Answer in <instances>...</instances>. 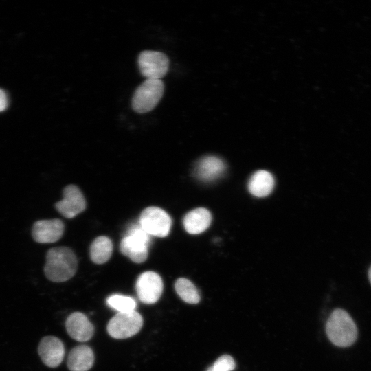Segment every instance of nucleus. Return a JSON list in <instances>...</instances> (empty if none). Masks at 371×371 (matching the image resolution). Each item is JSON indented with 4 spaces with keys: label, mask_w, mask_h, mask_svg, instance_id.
Returning <instances> with one entry per match:
<instances>
[{
    "label": "nucleus",
    "mask_w": 371,
    "mask_h": 371,
    "mask_svg": "<svg viewBox=\"0 0 371 371\" xmlns=\"http://www.w3.org/2000/svg\"><path fill=\"white\" fill-rule=\"evenodd\" d=\"M175 289L177 295L185 302L192 304L199 302L201 297L198 289L188 279L178 278L175 282Z\"/></svg>",
    "instance_id": "obj_18"
},
{
    "label": "nucleus",
    "mask_w": 371,
    "mask_h": 371,
    "mask_svg": "<svg viewBox=\"0 0 371 371\" xmlns=\"http://www.w3.org/2000/svg\"><path fill=\"white\" fill-rule=\"evenodd\" d=\"M142 325L143 318L136 311L117 313L109 320L107 332L115 339H126L137 334Z\"/></svg>",
    "instance_id": "obj_5"
},
{
    "label": "nucleus",
    "mask_w": 371,
    "mask_h": 371,
    "mask_svg": "<svg viewBox=\"0 0 371 371\" xmlns=\"http://www.w3.org/2000/svg\"><path fill=\"white\" fill-rule=\"evenodd\" d=\"M38 353L45 366L49 368L58 367L65 356L64 344L56 337H43L39 342Z\"/></svg>",
    "instance_id": "obj_10"
},
{
    "label": "nucleus",
    "mask_w": 371,
    "mask_h": 371,
    "mask_svg": "<svg viewBox=\"0 0 371 371\" xmlns=\"http://www.w3.org/2000/svg\"><path fill=\"white\" fill-rule=\"evenodd\" d=\"M206 371H213V370H212V366L210 367V368H208L207 370Z\"/></svg>",
    "instance_id": "obj_23"
},
{
    "label": "nucleus",
    "mask_w": 371,
    "mask_h": 371,
    "mask_svg": "<svg viewBox=\"0 0 371 371\" xmlns=\"http://www.w3.org/2000/svg\"><path fill=\"white\" fill-rule=\"evenodd\" d=\"M274 187V179L267 170H258L251 177L248 183L249 192L257 197L269 195Z\"/></svg>",
    "instance_id": "obj_16"
},
{
    "label": "nucleus",
    "mask_w": 371,
    "mask_h": 371,
    "mask_svg": "<svg viewBox=\"0 0 371 371\" xmlns=\"http://www.w3.org/2000/svg\"><path fill=\"white\" fill-rule=\"evenodd\" d=\"M106 304L117 313H128L135 311L137 303L135 299L130 296L113 294L109 296L106 300Z\"/></svg>",
    "instance_id": "obj_19"
},
{
    "label": "nucleus",
    "mask_w": 371,
    "mask_h": 371,
    "mask_svg": "<svg viewBox=\"0 0 371 371\" xmlns=\"http://www.w3.org/2000/svg\"><path fill=\"white\" fill-rule=\"evenodd\" d=\"M150 236L139 223L131 225L120 243L122 254L134 262H144L148 254Z\"/></svg>",
    "instance_id": "obj_3"
},
{
    "label": "nucleus",
    "mask_w": 371,
    "mask_h": 371,
    "mask_svg": "<svg viewBox=\"0 0 371 371\" xmlns=\"http://www.w3.org/2000/svg\"><path fill=\"white\" fill-rule=\"evenodd\" d=\"M137 63L140 73L147 79H160L169 69L168 56L158 51L142 52L138 56Z\"/></svg>",
    "instance_id": "obj_7"
},
{
    "label": "nucleus",
    "mask_w": 371,
    "mask_h": 371,
    "mask_svg": "<svg viewBox=\"0 0 371 371\" xmlns=\"http://www.w3.org/2000/svg\"><path fill=\"white\" fill-rule=\"evenodd\" d=\"M368 279H369L370 283V284H371V266L370 267V268H369V269H368Z\"/></svg>",
    "instance_id": "obj_22"
},
{
    "label": "nucleus",
    "mask_w": 371,
    "mask_h": 371,
    "mask_svg": "<svg viewBox=\"0 0 371 371\" xmlns=\"http://www.w3.org/2000/svg\"><path fill=\"white\" fill-rule=\"evenodd\" d=\"M235 366L233 357L228 355H223L216 360L212 368L213 371H232Z\"/></svg>",
    "instance_id": "obj_20"
},
{
    "label": "nucleus",
    "mask_w": 371,
    "mask_h": 371,
    "mask_svg": "<svg viewBox=\"0 0 371 371\" xmlns=\"http://www.w3.org/2000/svg\"><path fill=\"white\" fill-rule=\"evenodd\" d=\"M164 92L161 79H146L135 91L132 98V108L138 113L153 110L160 101Z\"/></svg>",
    "instance_id": "obj_4"
},
{
    "label": "nucleus",
    "mask_w": 371,
    "mask_h": 371,
    "mask_svg": "<svg viewBox=\"0 0 371 371\" xmlns=\"http://www.w3.org/2000/svg\"><path fill=\"white\" fill-rule=\"evenodd\" d=\"M63 199L55 204L56 210L67 218H72L86 207L85 197L75 185L67 186L63 191Z\"/></svg>",
    "instance_id": "obj_9"
},
{
    "label": "nucleus",
    "mask_w": 371,
    "mask_h": 371,
    "mask_svg": "<svg viewBox=\"0 0 371 371\" xmlns=\"http://www.w3.org/2000/svg\"><path fill=\"white\" fill-rule=\"evenodd\" d=\"M78 260L74 252L67 247H56L48 250L44 272L48 280L63 282L76 272Z\"/></svg>",
    "instance_id": "obj_1"
},
{
    "label": "nucleus",
    "mask_w": 371,
    "mask_h": 371,
    "mask_svg": "<svg viewBox=\"0 0 371 371\" xmlns=\"http://www.w3.org/2000/svg\"><path fill=\"white\" fill-rule=\"evenodd\" d=\"M328 339L339 347H348L357 338L358 330L352 318L344 309L337 308L329 316L326 324Z\"/></svg>",
    "instance_id": "obj_2"
},
{
    "label": "nucleus",
    "mask_w": 371,
    "mask_h": 371,
    "mask_svg": "<svg viewBox=\"0 0 371 371\" xmlns=\"http://www.w3.org/2000/svg\"><path fill=\"white\" fill-rule=\"evenodd\" d=\"M93 362V352L86 345H80L72 348L67 358V366L71 371H88Z\"/></svg>",
    "instance_id": "obj_14"
},
{
    "label": "nucleus",
    "mask_w": 371,
    "mask_h": 371,
    "mask_svg": "<svg viewBox=\"0 0 371 371\" xmlns=\"http://www.w3.org/2000/svg\"><path fill=\"white\" fill-rule=\"evenodd\" d=\"M65 328L69 335L78 341L89 340L94 333V327L82 313H71L65 321Z\"/></svg>",
    "instance_id": "obj_13"
},
{
    "label": "nucleus",
    "mask_w": 371,
    "mask_h": 371,
    "mask_svg": "<svg viewBox=\"0 0 371 371\" xmlns=\"http://www.w3.org/2000/svg\"><path fill=\"white\" fill-rule=\"evenodd\" d=\"M160 276L154 271H145L137 278L135 289L139 300L146 304L157 302L163 291Z\"/></svg>",
    "instance_id": "obj_8"
},
{
    "label": "nucleus",
    "mask_w": 371,
    "mask_h": 371,
    "mask_svg": "<svg viewBox=\"0 0 371 371\" xmlns=\"http://www.w3.org/2000/svg\"><path fill=\"white\" fill-rule=\"evenodd\" d=\"M212 221L210 212L205 208L199 207L191 210L183 218V226L187 232L198 234L205 231Z\"/></svg>",
    "instance_id": "obj_15"
},
{
    "label": "nucleus",
    "mask_w": 371,
    "mask_h": 371,
    "mask_svg": "<svg viewBox=\"0 0 371 371\" xmlns=\"http://www.w3.org/2000/svg\"><path fill=\"white\" fill-rule=\"evenodd\" d=\"M64 229V223L60 219L40 220L34 223L32 235L37 243H52L62 237Z\"/></svg>",
    "instance_id": "obj_11"
},
{
    "label": "nucleus",
    "mask_w": 371,
    "mask_h": 371,
    "mask_svg": "<svg viewBox=\"0 0 371 371\" xmlns=\"http://www.w3.org/2000/svg\"><path fill=\"white\" fill-rule=\"evenodd\" d=\"M225 170L224 161L216 156H205L198 161L193 175L203 182L214 181L223 175Z\"/></svg>",
    "instance_id": "obj_12"
},
{
    "label": "nucleus",
    "mask_w": 371,
    "mask_h": 371,
    "mask_svg": "<svg viewBox=\"0 0 371 371\" xmlns=\"http://www.w3.org/2000/svg\"><path fill=\"white\" fill-rule=\"evenodd\" d=\"M8 106V98L5 93L0 89V112L4 111Z\"/></svg>",
    "instance_id": "obj_21"
},
{
    "label": "nucleus",
    "mask_w": 371,
    "mask_h": 371,
    "mask_svg": "<svg viewBox=\"0 0 371 371\" xmlns=\"http://www.w3.org/2000/svg\"><path fill=\"white\" fill-rule=\"evenodd\" d=\"M139 223L150 236L165 237L170 232L171 218L164 210L153 206L142 211Z\"/></svg>",
    "instance_id": "obj_6"
},
{
    "label": "nucleus",
    "mask_w": 371,
    "mask_h": 371,
    "mask_svg": "<svg viewBox=\"0 0 371 371\" xmlns=\"http://www.w3.org/2000/svg\"><path fill=\"white\" fill-rule=\"evenodd\" d=\"M113 251V244L110 238L101 236L97 237L90 247V257L96 264H103L109 260Z\"/></svg>",
    "instance_id": "obj_17"
}]
</instances>
